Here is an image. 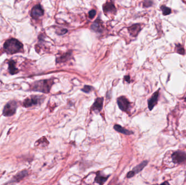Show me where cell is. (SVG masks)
Instances as JSON below:
<instances>
[{
	"mask_svg": "<svg viewBox=\"0 0 186 185\" xmlns=\"http://www.w3.org/2000/svg\"><path fill=\"white\" fill-rule=\"evenodd\" d=\"M3 48L6 53L12 54L22 51L23 45L17 39L13 38L6 41L4 43Z\"/></svg>",
	"mask_w": 186,
	"mask_h": 185,
	"instance_id": "1",
	"label": "cell"
},
{
	"mask_svg": "<svg viewBox=\"0 0 186 185\" xmlns=\"http://www.w3.org/2000/svg\"><path fill=\"white\" fill-rule=\"evenodd\" d=\"M53 84L52 80L46 79L36 81L31 85V90L44 93H48Z\"/></svg>",
	"mask_w": 186,
	"mask_h": 185,
	"instance_id": "2",
	"label": "cell"
},
{
	"mask_svg": "<svg viewBox=\"0 0 186 185\" xmlns=\"http://www.w3.org/2000/svg\"><path fill=\"white\" fill-rule=\"evenodd\" d=\"M44 100V97L40 95H31L25 99L23 102L25 107H30L41 104Z\"/></svg>",
	"mask_w": 186,
	"mask_h": 185,
	"instance_id": "3",
	"label": "cell"
},
{
	"mask_svg": "<svg viewBox=\"0 0 186 185\" xmlns=\"http://www.w3.org/2000/svg\"><path fill=\"white\" fill-rule=\"evenodd\" d=\"M18 102L14 100H12L8 102L4 107L2 115L5 117H10L13 116L16 113L18 109Z\"/></svg>",
	"mask_w": 186,
	"mask_h": 185,
	"instance_id": "4",
	"label": "cell"
},
{
	"mask_svg": "<svg viewBox=\"0 0 186 185\" xmlns=\"http://www.w3.org/2000/svg\"><path fill=\"white\" fill-rule=\"evenodd\" d=\"M172 159L174 163L180 164L186 162V153L182 151H175L172 154Z\"/></svg>",
	"mask_w": 186,
	"mask_h": 185,
	"instance_id": "5",
	"label": "cell"
},
{
	"mask_svg": "<svg viewBox=\"0 0 186 185\" xmlns=\"http://www.w3.org/2000/svg\"><path fill=\"white\" fill-rule=\"evenodd\" d=\"M28 172L27 170H23L19 172L15 175L12 178V179L9 182H7L6 184H11L16 182H19L22 180H23L25 177L28 175Z\"/></svg>",
	"mask_w": 186,
	"mask_h": 185,
	"instance_id": "6",
	"label": "cell"
},
{
	"mask_svg": "<svg viewBox=\"0 0 186 185\" xmlns=\"http://www.w3.org/2000/svg\"><path fill=\"white\" fill-rule=\"evenodd\" d=\"M117 103L120 110L128 111L130 107V102L128 99L124 96H121L117 99Z\"/></svg>",
	"mask_w": 186,
	"mask_h": 185,
	"instance_id": "7",
	"label": "cell"
},
{
	"mask_svg": "<svg viewBox=\"0 0 186 185\" xmlns=\"http://www.w3.org/2000/svg\"><path fill=\"white\" fill-rule=\"evenodd\" d=\"M44 14V10L40 4L34 6L31 11V16L34 19H37Z\"/></svg>",
	"mask_w": 186,
	"mask_h": 185,
	"instance_id": "8",
	"label": "cell"
},
{
	"mask_svg": "<svg viewBox=\"0 0 186 185\" xmlns=\"http://www.w3.org/2000/svg\"><path fill=\"white\" fill-rule=\"evenodd\" d=\"M159 91L160 90H157L151 96V98L148 100V107L149 110H152L154 106L157 104L159 97Z\"/></svg>",
	"mask_w": 186,
	"mask_h": 185,
	"instance_id": "9",
	"label": "cell"
},
{
	"mask_svg": "<svg viewBox=\"0 0 186 185\" xmlns=\"http://www.w3.org/2000/svg\"><path fill=\"white\" fill-rule=\"evenodd\" d=\"M130 34L133 37H137L141 31V26L140 24H135L128 28Z\"/></svg>",
	"mask_w": 186,
	"mask_h": 185,
	"instance_id": "10",
	"label": "cell"
},
{
	"mask_svg": "<svg viewBox=\"0 0 186 185\" xmlns=\"http://www.w3.org/2000/svg\"><path fill=\"white\" fill-rule=\"evenodd\" d=\"M8 70L9 72L12 75H14L19 72V69L16 67V63L14 60H10L8 62Z\"/></svg>",
	"mask_w": 186,
	"mask_h": 185,
	"instance_id": "11",
	"label": "cell"
},
{
	"mask_svg": "<svg viewBox=\"0 0 186 185\" xmlns=\"http://www.w3.org/2000/svg\"><path fill=\"white\" fill-rule=\"evenodd\" d=\"M104 103V98H98L96 99L93 105V110L100 111L102 110Z\"/></svg>",
	"mask_w": 186,
	"mask_h": 185,
	"instance_id": "12",
	"label": "cell"
},
{
	"mask_svg": "<svg viewBox=\"0 0 186 185\" xmlns=\"http://www.w3.org/2000/svg\"><path fill=\"white\" fill-rule=\"evenodd\" d=\"M104 11L106 13H114L116 11V9L115 6H114L112 2H107L103 6Z\"/></svg>",
	"mask_w": 186,
	"mask_h": 185,
	"instance_id": "13",
	"label": "cell"
},
{
	"mask_svg": "<svg viewBox=\"0 0 186 185\" xmlns=\"http://www.w3.org/2000/svg\"><path fill=\"white\" fill-rule=\"evenodd\" d=\"M114 129L116 130V131L119 132L120 133H122L123 134H125V135H131V134H133L132 131L126 129L125 128H122V126H120L119 125H115L114 126Z\"/></svg>",
	"mask_w": 186,
	"mask_h": 185,
	"instance_id": "14",
	"label": "cell"
},
{
	"mask_svg": "<svg viewBox=\"0 0 186 185\" xmlns=\"http://www.w3.org/2000/svg\"><path fill=\"white\" fill-rule=\"evenodd\" d=\"M92 29L95 32H101L102 31V25L101 22H99V20L95 21L91 26Z\"/></svg>",
	"mask_w": 186,
	"mask_h": 185,
	"instance_id": "15",
	"label": "cell"
},
{
	"mask_svg": "<svg viewBox=\"0 0 186 185\" xmlns=\"http://www.w3.org/2000/svg\"><path fill=\"white\" fill-rule=\"evenodd\" d=\"M148 161H144L141 162L140 165H137L136 167H135L133 169V171L135 174L138 173L140 171H142L146 166L148 165Z\"/></svg>",
	"mask_w": 186,
	"mask_h": 185,
	"instance_id": "16",
	"label": "cell"
},
{
	"mask_svg": "<svg viewBox=\"0 0 186 185\" xmlns=\"http://www.w3.org/2000/svg\"><path fill=\"white\" fill-rule=\"evenodd\" d=\"M108 178V177H105L102 176L101 174L99 173L97 174V175H96L95 180V182L98 183V184H100V185H102V184H104L106 181V180H107Z\"/></svg>",
	"mask_w": 186,
	"mask_h": 185,
	"instance_id": "17",
	"label": "cell"
},
{
	"mask_svg": "<svg viewBox=\"0 0 186 185\" xmlns=\"http://www.w3.org/2000/svg\"><path fill=\"white\" fill-rule=\"evenodd\" d=\"M160 9L162 11L163 15H165V16L170 14L172 13V9H171L166 7V6H164V5L160 7Z\"/></svg>",
	"mask_w": 186,
	"mask_h": 185,
	"instance_id": "18",
	"label": "cell"
},
{
	"mask_svg": "<svg viewBox=\"0 0 186 185\" xmlns=\"http://www.w3.org/2000/svg\"><path fill=\"white\" fill-rule=\"evenodd\" d=\"M176 50L177 53H178L179 54L184 55L185 54V50L180 43H178L176 45Z\"/></svg>",
	"mask_w": 186,
	"mask_h": 185,
	"instance_id": "19",
	"label": "cell"
},
{
	"mask_svg": "<svg viewBox=\"0 0 186 185\" xmlns=\"http://www.w3.org/2000/svg\"><path fill=\"white\" fill-rule=\"evenodd\" d=\"M70 57V53H67L66 54H64V55H62L61 57L58 58L57 59V63H61V62H64L65 61L68 60V58H69Z\"/></svg>",
	"mask_w": 186,
	"mask_h": 185,
	"instance_id": "20",
	"label": "cell"
},
{
	"mask_svg": "<svg viewBox=\"0 0 186 185\" xmlns=\"http://www.w3.org/2000/svg\"><path fill=\"white\" fill-rule=\"evenodd\" d=\"M153 1L152 0H144L143 2V6L146 8L150 7L153 5Z\"/></svg>",
	"mask_w": 186,
	"mask_h": 185,
	"instance_id": "21",
	"label": "cell"
},
{
	"mask_svg": "<svg viewBox=\"0 0 186 185\" xmlns=\"http://www.w3.org/2000/svg\"><path fill=\"white\" fill-rule=\"evenodd\" d=\"M93 89V87H90L89 85H85L84 87L82 89V91H83L84 92L89 93Z\"/></svg>",
	"mask_w": 186,
	"mask_h": 185,
	"instance_id": "22",
	"label": "cell"
},
{
	"mask_svg": "<svg viewBox=\"0 0 186 185\" xmlns=\"http://www.w3.org/2000/svg\"><path fill=\"white\" fill-rule=\"evenodd\" d=\"M96 10H92L90 12H89V16L90 19H93L95 17V16L96 15Z\"/></svg>",
	"mask_w": 186,
	"mask_h": 185,
	"instance_id": "23",
	"label": "cell"
},
{
	"mask_svg": "<svg viewBox=\"0 0 186 185\" xmlns=\"http://www.w3.org/2000/svg\"><path fill=\"white\" fill-rule=\"evenodd\" d=\"M68 32V30L66 29H63L58 31V32H57V33L59 35H63L65 34L67 32Z\"/></svg>",
	"mask_w": 186,
	"mask_h": 185,
	"instance_id": "24",
	"label": "cell"
},
{
	"mask_svg": "<svg viewBox=\"0 0 186 185\" xmlns=\"http://www.w3.org/2000/svg\"><path fill=\"white\" fill-rule=\"evenodd\" d=\"M135 175V173H134V171H130V172H128V174H127V177L128 178H131L132 177H134V175Z\"/></svg>",
	"mask_w": 186,
	"mask_h": 185,
	"instance_id": "25",
	"label": "cell"
},
{
	"mask_svg": "<svg viewBox=\"0 0 186 185\" xmlns=\"http://www.w3.org/2000/svg\"><path fill=\"white\" fill-rule=\"evenodd\" d=\"M125 79L128 82H130V78L129 76H126L125 77Z\"/></svg>",
	"mask_w": 186,
	"mask_h": 185,
	"instance_id": "26",
	"label": "cell"
},
{
	"mask_svg": "<svg viewBox=\"0 0 186 185\" xmlns=\"http://www.w3.org/2000/svg\"><path fill=\"white\" fill-rule=\"evenodd\" d=\"M184 101H185L186 102V96L184 97Z\"/></svg>",
	"mask_w": 186,
	"mask_h": 185,
	"instance_id": "27",
	"label": "cell"
}]
</instances>
